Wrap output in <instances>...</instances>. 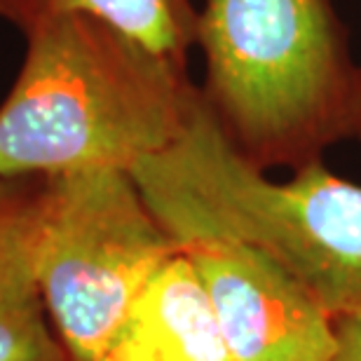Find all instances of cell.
I'll use <instances>...</instances> for the list:
<instances>
[{"instance_id": "6da1fadb", "label": "cell", "mask_w": 361, "mask_h": 361, "mask_svg": "<svg viewBox=\"0 0 361 361\" xmlns=\"http://www.w3.org/2000/svg\"><path fill=\"white\" fill-rule=\"evenodd\" d=\"M200 104L188 63L85 14L26 33L0 104V178L127 169L162 153Z\"/></svg>"}, {"instance_id": "7a4b0ae2", "label": "cell", "mask_w": 361, "mask_h": 361, "mask_svg": "<svg viewBox=\"0 0 361 361\" xmlns=\"http://www.w3.org/2000/svg\"><path fill=\"white\" fill-rule=\"evenodd\" d=\"M200 97L251 167L300 169L355 139L359 63L331 0H202Z\"/></svg>"}, {"instance_id": "277c9868", "label": "cell", "mask_w": 361, "mask_h": 361, "mask_svg": "<svg viewBox=\"0 0 361 361\" xmlns=\"http://www.w3.org/2000/svg\"><path fill=\"white\" fill-rule=\"evenodd\" d=\"M176 251L132 171L42 178L38 277L68 361H101L143 286Z\"/></svg>"}, {"instance_id": "3957f363", "label": "cell", "mask_w": 361, "mask_h": 361, "mask_svg": "<svg viewBox=\"0 0 361 361\" xmlns=\"http://www.w3.org/2000/svg\"><path fill=\"white\" fill-rule=\"evenodd\" d=\"M174 242L221 237L279 263L331 314L361 310V185L334 176L324 160L272 180L223 136L204 101L185 132L132 169Z\"/></svg>"}, {"instance_id": "ba28073f", "label": "cell", "mask_w": 361, "mask_h": 361, "mask_svg": "<svg viewBox=\"0 0 361 361\" xmlns=\"http://www.w3.org/2000/svg\"><path fill=\"white\" fill-rule=\"evenodd\" d=\"M71 14L101 19L155 52L188 63L195 31L190 0H0V19L24 35Z\"/></svg>"}, {"instance_id": "8992f818", "label": "cell", "mask_w": 361, "mask_h": 361, "mask_svg": "<svg viewBox=\"0 0 361 361\" xmlns=\"http://www.w3.org/2000/svg\"><path fill=\"white\" fill-rule=\"evenodd\" d=\"M101 361H233L207 288L180 251L143 286Z\"/></svg>"}, {"instance_id": "52a82bcc", "label": "cell", "mask_w": 361, "mask_h": 361, "mask_svg": "<svg viewBox=\"0 0 361 361\" xmlns=\"http://www.w3.org/2000/svg\"><path fill=\"white\" fill-rule=\"evenodd\" d=\"M42 178H0V361H68L42 298Z\"/></svg>"}, {"instance_id": "9c48e42d", "label": "cell", "mask_w": 361, "mask_h": 361, "mask_svg": "<svg viewBox=\"0 0 361 361\" xmlns=\"http://www.w3.org/2000/svg\"><path fill=\"white\" fill-rule=\"evenodd\" d=\"M336 352L329 361H361V310L334 314Z\"/></svg>"}, {"instance_id": "30bf717a", "label": "cell", "mask_w": 361, "mask_h": 361, "mask_svg": "<svg viewBox=\"0 0 361 361\" xmlns=\"http://www.w3.org/2000/svg\"><path fill=\"white\" fill-rule=\"evenodd\" d=\"M355 139H361V63H359V97H357V120H355Z\"/></svg>"}, {"instance_id": "5b68a950", "label": "cell", "mask_w": 361, "mask_h": 361, "mask_svg": "<svg viewBox=\"0 0 361 361\" xmlns=\"http://www.w3.org/2000/svg\"><path fill=\"white\" fill-rule=\"evenodd\" d=\"M219 317L233 361H329L334 314L268 254L221 237L176 242Z\"/></svg>"}]
</instances>
